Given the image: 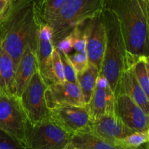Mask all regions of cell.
I'll return each instance as SVG.
<instances>
[{"instance_id": "cell-1", "label": "cell", "mask_w": 149, "mask_h": 149, "mask_svg": "<svg viewBox=\"0 0 149 149\" xmlns=\"http://www.w3.org/2000/svg\"><path fill=\"white\" fill-rule=\"evenodd\" d=\"M40 0H12L11 9L0 23V42L17 65L28 44L36 48Z\"/></svg>"}, {"instance_id": "cell-2", "label": "cell", "mask_w": 149, "mask_h": 149, "mask_svg": "<svg viewBox=\"0 0 149 149\" xmlns=\"http://www.w3.org/2000/svg\"><path fill=\"white\" fill-rule=\"evenodd\" d=\"M106 8L117 17L127 52L149 55V2L145 0H106Z\"/></svg>"}, {"instance_id": "cell-3", "label": "cell", "mask_w": 149, "mask_h": 149, "mask_svg": "<svg viewBox=\"0 0 149 149\" xmlns=\"http://www.w3.org/2000/svg\"><path fill=\"white\" fill-rule=\"evenodd\" d=\"M102 18L106 33V45L100 74L106 79L115 94L126 67V47L116 15L105 7L102 11Z\"/></svg>"}, {"instance_id": "cell-4", "label": "cell", "mask_w": 149, "mask_h": 149, "mask_svg": "<svg viewBox=\"0 0 149 149\" xmlns=\"http://www.w3.org/2000/svg\"><path fill=\"white\" fill-rule=\"evenodd\" d=\"M106 0H66L56 16L47 23L54 47L74 29L105 8Z\"/></svg>"}, {"instance_id": "cell-5", "label": "cell", "mask_w": 149, "mask_h": 149, "mask_svg": "<svg viewBox=\"0 0 149 149\" xmlns=\"http://www.w3.org/2000/svg\"><path fill=\"white\" fill-rule=\"evenodd\" d=\"M29 125L20 98L16 95L0 94V130L26 147Z\"/></svg>"}, {"instance_id": "cell-6", "label": "cell", "mask_w": 149, "mask_h": 149, "mask_svg": "<svg viewBox=\"0 0 149 149\" xmlns=\"http://www.w3.org/2000/svg\"><path fill=\"white\" fill-rule=\"evenodd\" d=\"M72 135L49 119L29 125L26 136V149H65Z\"/></svg>"}, {"instance_id": "cell-7", "label": "cell", "mask_w": 149, "mask_h": 149, "mask_svg": "<svg viewBox=\"0 0 149 149\" xmlns=\"http://www.w3.org/2000/svg\"><path fill=\"white\" fill-rule=\"evenodd\" d=\"M47 87L37 69L20 95V103L31 125L49 119V110L45 97Z\"/></svg>"}, {"instance_id": "cell-8", "label": "cell", "mask_w": 149, "mask_h": 149, "mask_svg": "<svg viewBox=\"0 0 149 149\" xmlns=\"http://www.w3.org/2000/svg\"><path fill=\"white\" fill-rule=\"evenodd\" d=\"M49 119L71 135L89 130L93 122L87 106H66L49 110Z\"/></svg>"}, {"instance_id": "cell-9", "label": "cell", "mask_w": 149, "mask_h": 149, "mask_svg": "<svg viewBox=\"0 0 149 149\" xmlns=\"http://www.w3.org/2000/svg\"><path fill=\"white\" fill-rule=\"evenodd\" d=\"M84 26L88 64L100 71L106 45V33L102 12L84 22Z\"/></svg>"}, {"instance_id": "cell-10", "label": "cell", "mask_w": 149, "mask_h": 149, "mask_svg": "<svg viewBox=\"0 0 149 149\" xmlns=\"http://www.w3.org/2000/svg\"><path fill=\"white\" fill-rule=\"evenodd\" d=\"M114 113L127 127L135 132L148 130V116L129 96H115Z\"/></svg>"}, {"instance_id": "cell-11", "label": "cell", "mask_w": 149, "mask_h": 149, "mask_svg": "<svg viewBox=\"0 0 149 149\" xmlns=\"http://www.w3.org/2000/svg\"><path fill=\"white\" fill-rule=\"evenodd\" d=\"M45 97L49 110L61 106H86L79 84L65 81L47 86Z\"/></svg>"}, {"instance_id": "cell-12", "label": "cell", "mask_w": 149, "mask_h": 149, "mask_svg": "<svg viewBox=\"0 0 149 149\" xmlns=\"http://www.w3.org/2000/svg\"><path fill=\"white\" fill-rule=\"evenodd\" d=\"M53 49L50 28L46 23H41L36 36V56L38 70L47 86L55 83L51 68Z\"/></svg>"}, {"instance_id": "cell-13", "label": "cell", "mask_w": 149, "mask_h": 149, "mask_svg": "<svg viewBox=\"0 0 149 149\" xmlns=\"http://www.w3.org/2000/svg\"><path fill=\"white\" fill-rule=\"evenodd\" d=\"M115 94L106 79L99 74L94 93L87 105L93 122L101 116L114 113Z\"/></svg>"}, {"instance_id": "cell-14", "label": "cell", "mask_w": 149, "mask_h": 149, "mask_svg": "<svg viewBox=\"0 0 149 149\" xmlns=\"http://www.w3.org/2000/svg\"><path fill=\"white\" fill-rule=\"evenodd\" d=\"M89 130L113 144L135 132L127 127L115 113L105 115L93 122Z\"/></svg>"}, {"instance_id": "cell-15", "label": "cell", "mask_w": 149, "mask_h": 149, "mask_svg": "<svg viewBox=\"0 0 149 149\" xmlns=\"http://www.w3.org/2000/svg\"><path fill=\"white\" fill-rule=\"evenodd\" d=\"M38 69L36 47L28 44L25 48L15 69V95L20 98L35 71Z\"/></svg>"}, {"instance_id": "cell-16", "label": "cell", "mask_w": 149, "mask_h": 149, "mask_svg": "<svg viewBox=\"0 0 149 149\" xmlns=\"http://www.w3.org/2000/svg\"><path fill=\"white\" fill-rule=\"evenodd\" d=\"M125 94L138 104L146 115L149 116V97L145 93L133 73L129 67H126L122 73L115 91V96Z\"/></svg>"}, {"instance_id": "cell-17", "label": "cell", "mask_w": 149, "mask_h": 149, "mask_svg": "<svg viewBox=\"0 0 149 149\" xmlns=\"http://www.w3.org/2000/svg\"><path fill=\"white\" fill-rule=\"evenodd\" d=\"M16 65L0 42V94L15 95Z\"/></svg>"}, {"instance_id": "cell-18", "label": "cell", "mask_w": 149, "mask_h": 149, "mask_svg": "<svg viewBox=\"0 0 149 149\" xmlns=\"http://www.w3.org/2000/svg\"><path fill=\"white\" fill-rule=\"evenodd\" d=\"M69 144L77 149H123L95 135L89 130L73 135Z\"/></svg>"}, {"instance_id": "cell-19", "label": "cell", "mask_w": 149, "mask_h": 149, "mask_svg": "<svg viewBox=\"0 0 149 149\" xmlns=\"http://www.w3.org/2000/svg\"><path fill=\"white\" fill-rule=\"evenodd\" d=\"M126 67L130 68L141 88L149 97L148 57L135 56L127 52Z\"/></svg>"}, {"instance_id": "cell-20", "label": "cell", "mask_w": 149, "mask_h": 149, "mask_svg": "<svg viewBox=\"0 0 149 149\" xmlns=\"http://www.w3.org/2000/svg\"><path fill=\"white\" fill-rule=\"evenodd\" d=\"M99 74L100 71L97 68L93 65L88 64L87 68L82 72L77 74V82L79 86L83 100L85 105L88 104L91 100Z\"/></svg>"}, {"instance_id": "cell-21", "label": "cell", "mask_w": 149, "mask_h": 149, "mask_svg": "<svg viewBox=\"0 0 149 149\" xmlns=\"http://www.w3.org/2000/svg\"><path fill=\"white\" fill-rule=\"evenodd\" d=\"M66 0H40V17L44 23L47 24L58 15Z\"/></svg>"}, {"instance_id": "cell-22", "label": "cell", "mask_w": 149, "mask_h": 149, "mask_svg": "<svg viewBox=\"0 0 149 149\" xmlns=\"http://www.w3.org/2000/svg\"><path fill=\"white\" fill-rule=\"evenodd\" d=\"M149 130L135 132L129 136L117 141L115 145L123 149H139L148 143Z\"/></svg>"}, {"instance_id": "cell-23", "label": "cell", "mask_w": 149, "mask_h": 149, "mask_svg": "<svg viewBox=\"0 0 149 149\" xmlns=\"http://www.w3.org/2000/svg\"><path fill=\"white\" fill-rule=\"evenodd\" d=\"M51 68H52V77H53L54 82H64L65 77H64L63 67L62 61H61L59 52L55 47H54L53 51H52V59H51Z\"/></svg>"}, {"instance_id": "cell-24", "label": "cell", "mask_w": 149, "mask_h": 149, "mask_svg": "<svg viewBox=\"0 0 149 149\" xmlns=\"http://www.w3.org/2000/svg\"><path fill=\"white\" fill-rule=\"evenodd\" d=\"M72 36L73 49L76 52H86V38L84 23L75 28L71 33Z\"/></svg>"}, {"instance_id": "cell-25", "label": "cell", "mask_w": 149, "mask_h": 149, "mask_svg": "<svg viewBox=\"0 0 149 149\" xmlns=\"http://www.w3.org/2000/svg\"><path fill=\"white\" fill-rule=\"evenodd\" d=\"M70 63L74 67L77 74L82 72L88 65V61L86 52H75V53L71 55H67Z\"/></svg>"}, {"instance_id": "cell-26", "label": "cell", "mask_w": 149, "mask_h": 149, "mask_svg": "<svg viewBox=\"0 0 149 149\" xmlns=\"http://www.w3.org/2000/svg\"><path fill=\"white\" fill-rule=\"evenodd\" d=\"M58 52H59L61 61H62L63 67L65 81H68V82L74 83V84H78V82H77V73H76L74 67L72 66V65L70 63L69 60H68V57H67V55L59 50H58Z\"/></svg>"}, {"instance_id": "cell-27", "label": "cell", "mask_w": 149, "mask_h": 149, "mask_svg": "<svg viewBox=\"0 0 149 149\" xmlns=\"http://www.w3.org/2000/svg\"><path fill=\"white\" fill-rule=\"evenodd\" d=\"M0 149H26L17 140L0 130Z\"/></svg>"}, {"instance_id": "cell-28", "label": "cell", "mask_w": 149, "mask_h": 149, "mask_svg": "<svg viewBox=\"0 0 149 149\" xmlns=\"http://www.w3.org/2000/svg\"><path fill=\"white\" fill-rule=\"evenodd\" d=\"M11 6L12 0H0V23H2L7 17Z\"/></svg>"}, {"instance_id": "cell-29", "label": "cell", "mask_w": 149, "mask_h": 149, "mask_svg": "<svg viewBox=\"0 0 149 149\" xmlns=\"http://www.w3.org/2000/svg\"><path fill=\"white\" fill-rule=\"evenodd\" d=\"M65 149H77V148H74V147H72L71 146V145H70V144H68V146H67L66 147H65Z\"/></svg>"}, {"instance_id": "cell-30", "label": "cell", "mask_w": 149, "mask_h": 149, "mask_svg": "<svg viewBox=\"0 0 149 149\" xmlns=\"http://www.w3.org/2000/svg\"><path fill=\"white\" fill-rule=\"evenodd\" d=\"M145 1H148V2H149V0H145Z\"/></svg>"}]
</instances>
